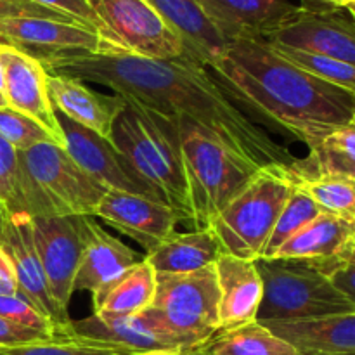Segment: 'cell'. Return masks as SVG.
<instances>
[{
    "instance_id": "1",
    "label": "cell",
    "mask_w": 355,
    "mask_h": 355,
    "mask_svg": "<svg viewBox=\"0 0 355 355\" xmlns=\"http://www.w3.org/2000/svg\"><path fill=\"white\" fill-rule=\"evenodd\" d=\"M42 64L47 73L104 85L173 120L193 121L259 170L279 168L298 175L300 158L250 118L205 64L191 55L159 61L107 47L96 54L68 55Z\"/></svg>"
},
{
    "instance_id": "2",
    "label": "cell",
    "mask_w": 355,
    "mask_h": 355,
    "mask_svg": "<svg viewBox=\"0 0 355 355\" xmlns=\"http://www.w3.org/2000/svg\"><path fill=\"white\" fill-rule=\"evenodd\" d=\"M205 68L257 123H269L305 146L354 121L352 94L304 71L266 40L229 42L220 61Z\"/></svg>"
},
{
    "instance_id": "3",
    "label": "cell",
    "mask_w": 355,
    "mask_h": 355,
    "mask_svg": "<svg viewBox=\"0 0 355 355\" xmlns=\"http://www.w3.org/2000/svg\"><path fill=\"white\" fill-rule=\"evenodd\" d=\"M110 141L179 222L191 225L179 121L127 99Z\"/></svg>"
},
{
    "instance_id": "4",
    "label": "cell",
    "mask_w": 355,
    "mask_h": 355,
    "mask_svg": "<svg viewBox=\"0 0 355 355\" xmlns=\"http://www.w3.org/2000/svg\"><path fill=\"white\" fill-rule=\"evenodd\" d=\"M179 121L186 170L191 227L210 229L225 207L252 182L259 168L232 155L210 132L189 120Z\"/></svg>"
},
{
    "instance_id": "5",
    "label": "cell",
    "mask_w": 355,
    "mask_h": 355,
    "mask_svg": "<svg viewBox=\"0 0 355 355\" xmlns=\"http://www.w3.org/2000/svg\"><path fill=\"white\" fill-rule=\"evenodd\" d=\"M19 155L24 211L30 217L90 215L107 189L55 142H38Z\"/></svg>"
},
{
    "instance_id": "6",
    "label": "cell",
    "mask_w": 355,
    "mask_h": 355,
    "mask_svg": "<svg viewBox=\"0 0 355 355\" xmlns=\"http://www.w3.org/2000/svg\"><path fill=\"white\" fill-rule=\"evenodd\" d=\"M263 284L259 322H300L352 314L355 309L312 263L295 259H259Z\"/></svg>"
},
{
    "instance_id": "7",
    "label": "cell",
    "mask_w": 355,
    "mask_h": 355,
    "mask_svg": "<svg viewBox=\"0 0 355 355\" xmlns=\"http://www.w3.org/2000/svg\"><path fill=\"white\" fill-rule=\"evenodd\" d=\"M295 173L262 168L211 224L222 252L245 260L263 257L277 217L293 187Z\"/></svg>"
},
{
    "instance_id": "8",
    "label": "cell",
    "mask_w": 355,
    "mask_h": 355,
    "mask_svg": "<svg viewBox=\"0 0 355 355\" xmlns=\"http://www.w3.org/2000/svg\"><path fill=\"white\" fill-rule=\"evenodd\" d=\"M146 314L182 342L193 355L218 335L215 263L191 274H156V293Z\"/></svg>"
},
{
    "instance_id": "9",
    "label": "cell",
    "mask_w": 355,
    "mask_h": 355,
    "mask_svg": "<svg viewBox=\"0 0 355 355\" xmlns=\"http://www.w3.org/2000/svg\"><path fill=\"white\" fill-rule=\"evenodd\" d=\"M107 33L120 51L139 58L172 61L187 54L179 35L148 0H90Z\"/></svg>"
},
{
    "instance_id": "10",
    "label": "cell",
    "mask_w": 355,
    "mask_h": 355,
    "mask_svg": "<svg viewBox=\"0 0 355 355\" xmlns=\"http://www.w3.org/2000/svg\"><path fill=\"white\" fill-rule=\"evenodd\" d=\"M90 215L31 217L35 246L47 277L49 291L62 314H68L73 283L87 241Z\"/></svg>"
},
{
    "instance_id": "11",
    "label": "cell",
    "mask_w": 355,
    "mask_h": 355,
    "mask_svg": "<svg viewBox=\"0 0 355 355\" xmlns=\"http://www.w3.org/2000/svg\"><path fill=\"white\" fill-rule=\"evenodd\" d=\"M266 42L355 66V16L347 9L300 6L295 16Z\"/></svg>"
},
{
    "instance_id": "12",
    "label": "cell",
    "mask_w": 355,
    "mask_h": 355,
    "mask_svg": "<svg viewBox=\"0 0 355 355\" xmlns=\"http://www.w3.org/2000/svg\"><path fill=\"white\" fill-rule=\"evenodd\" d=\"M55 121L64 139V149L68 155L78 163L80 168L103 184L107 191L139 194L159 201L155 191L132 170L110 139L69 120L59 111H55Z\"/></svg>"
},
{
    "instance_id": "13",
    "label": "cell",
    "mask_w": 355,
    "mask_h": 355,
    "mask_svg": "<svg viewBox=\"0 0 355 355\" xmlns=\"http://www.w3.org/2000/svg\"><path fill=\"white\" fill-rule=\"evenodd\" d=\"M0 33L14 49L40 62L68 55L96 54L107 47L116 49L90 28L45 17L0 19Z\"/></svg>"
},
{
    "instance_id": "14",
    "label": "cell",
    "mask_w": 355,
    "mask_h": 355,
    "mask_svg": "<svg viewBox=\"0 0 355 355\" xmlns=\"http://www.w3.org/2000/svg\"><path fill=\"white\" fill-rule=\"evenodd\" d=\"M0 248L3 250L12 266L17 283V295L30 302L45 318L51 319L58 326L59 336L66 338L71 319L69 315L62 314L52 300L47 277H45L44 267H42L40 257L35 246L30 215L17 214L7 218L2 234H0Z\"/></svg>"
},
{
    "instance_id": "15",
    "label": "cell",
    "mask_w": 355,
    "mask_h": 355,
    "mask_svg": "<svg viewBox=\"0 0 355 355\" xmlns=\"http://www.w3.org/2000/svg\"><path fill=\"white\" fill-rule=\"evenodd\" d=\"M66 338L99 343L128 355L170 350H179L186 355L182 342L153 321L146 312L134 315L92 314L80 321L69 322Z\"/></svg>"
},
{
    "instance_id": "16",
    "label": "cell",
    "mask_w": 355,
    "mask_h": 355,
    "mask_svg": "<svg viewBox=\"0 0 355 355\" xmlns=\"http://www.w3.org/2000/svg\"><path fill=\"white\" fill-rule=\"evenodd\" d=\"M94 217L137 241L146 253L172 236L179 224L175 211L162 201L120 191H107Z\"/></svg>"
},
{
    "instance_id": "17",
    "label": "cell",
    "mask_w": 355,
    "mask_h": 355,
    "mask_svg": "<svg viewBox=\"0 0 355 355\" xmlns=\"http://www.w3.org/2000/svg\"><path fill=\"white\" fill-rule=\"evenodd\" d=\"M205 16L225 42L267 40L300 6L290 0H196Z\"/></svg>"
},
{
    "instance_id": "18",
    "label": "cell",
    "mask_w": 355,
    "mask_h": 355,
    "mask_svg": "<svg viewBox=\"0 0 355 355\" xmlns=\"http://www.w3.org/2000/svg\"><path fill=\"white\" fill-rule=\"evenodd\" d=\"M3 62V96L12 110L37 120L55 137L59 146L64 148L55 111L49 99L47 71L38 59L24 54L14 47H0Z\"/></svg>"
},
{
    "instance_id": "19",
    "label": "cell",
    "mask_w": 355,
    "mask_h": 355,
    "mask_svg": "<svg viewBox=\"0 0 355 355\" xmlns=\"http://www.w3.org/2000/svg\"><path fill=\"white\" fill-rule=\"evenodd\" d=\"M354 252L355 222L336 215L319 214L314 220L295 232L272 259L304 260L328 276Z\"/></svg>"
},
{
    "instance_id": "20",
    "label": "cell",
    "mask_w": 355,
    "mask_h": 355,
    "mask_svg": "<svg viewBox=\"0 0 355 355\" xmlns=\"http://www.w3.org/2000/svg\"><path fill=\"white\" fill-rule=\"evenodd\" d=\"M218 286V333L257 321L263 284L253 260L222 253L215 262Z\"/></svg>"
},
{
    "instance_id": "21",
    "label": "cell",
    "mask_w": 355,
    "mask_h": 355,
    "mask_svg": "<svg viewBox=\"0 0 355 355\" xmlns=\"http://www.w3.org/2000/svg\"><path fill=\"white\" fill-rule=\"evenodd\" d=\"M47 90L55 111L106 139H110L116 116L127 106L125 97L118 94L104 96L68 75L47 73Z\"/></svg>"
},
{
    "instance_id": "22",
    "label": "cell",
    "mask_w": 355,
    "mask_h": 355,
    "mask_svg": "<svg viewBox=\"0 0 355 355\" xmlns=\"http://www.w3.org/2000/svg\"><path fill=\"white\" fill-rule=\"evenodd\" d=\"M94 218L96 217H89L87 220L85 250L76 270L73 293L75 291L99 293L142 260V257L128 248L125 243L107 234Z\"/></svg>"
},
{
    "instance_id": "23",
    "label": "cell",
    "mask_w": 355,
    "mask_h": 355,
    "mask_svg": "<svg viewBox=\"0 0 355 355\" xmlns=\"http://www.w3.org/2000/svg\"><path fill=\"white\" fill-rule=\"evenodd\" d=\"M179 35L187 54L205 66L217 64L225 54L227 42L215 30L196 0H148Z\"/></svg>"
},
{
    "instance_id": "24",
    "label": "cell",
    "mask_w": 355,
    "mask_h": 355,
    "mask_svg": "<svg viewBox=\"0 0 355 355\" xmlns=\"http://www.w3.org/2000/svg\"><path fill=\"white\" fill-rule=\"evenodd\" d=\"M300 354H355V312L300 322H262Z\"/></svg>"
},
{
    "instance_id": "25",
    "label": "cell",
    "mask_w": 355,
    "mask_h": 355,
    "mask_svg": "<svg viewBox=\"0 0 355 355\" xmlns=\"http://www.w3.org/2000/svg\"><path fill=\"white\" fill-rule=\"evenodd\" d=\"M222 246L211 229L173 232L144 260L156 274H191L210 267L222 255Z\"/></svg>"
},
{
    "instance_id": "26",
    "label": "cell",
    "mask_w": 355,
    "mask_h": 355,
    "mask_svg": "<svg viewBox=\"0 0 355 355\" xmlns=\"http://www.w3.org/2000/svg\"><path fill=\"white\" fill-rule=\"evenodd\" d=\"M156 272L144 259L99 293L92 295L94 314L134 315L155 300Z\"/></svg>"
},
{
    "instance_id": "27",
    "label": "cell",
    "mask_w": 355,
    "mask_h": 355,
    "mask_svg": "<svg viewBox=\"0 0 355 355\" xmlns=\"http://www.w3.org/2000/svg\"><path fill=\"white\" fill-rule=\"evenodd\" d=\"M309 155L298 159V175H340L355 180V123L331 128L307 146Z\"/></svg>"
},
{
    "instance_id": "28",
    "label": "cell",
    "mask_w": 355,
    "mask_h": 355,
    "mask_svg": "<svg viewBox=\"0 0 355 355\" xmlns=\"http://www.w3.org/2000/svg\"><path fill=\"white\" fill-rule=\"evenodd\" d=\"M211 355H302L291 343L255 321L231 331L218 333Z\"/></svg>"
},
{
    "instance_id": "29",
    "label": "cell",
    "mask_w": 355,
    "mask_h": 355,
    "mask_svg": "<svg viewBox=\"0 0 355 355\" xmlns=\"http://www.w3.org/2000/svg\"><path fill=\"white\" fill-rule=\"evenodd\" d=\"M321 210L355 222V180L340 175H297L293 180Z\"/></svg>"
},
{
    "instance_id": "30",
    "label": "cell",
    "mask_w": 355,
    "mask_h": 355,
    "mask_svg": "<svg viewBox=\"0 0 355 355\" xmlns=\"http://www.w3.org/2000/svg\"><path fill=\"white\" fill-rule=\"evenodd\" d=\"M321 214V210L318 208V205L293 182L291 187V193L288 196L286 203H284L283 210H281L279 217H277L276 225H274L272 232H270V238L267 241L266 250H263L262 259H272L277 253V250L295 234V232L300 231L304 225H307L309 222L314 220L318 215Z\"/></svg>"
},
{
    "instance_id": "31",
    "label": "cell",
    "mask_w": 355,
    "mask_h": 355,
    "mask_svg": "<svg viewBox=\"0 0 355 355\" xmlns=\"http://www.w3.org/2000/svg\"><path fill=\"white\" fill-rule=\"evenodd\" d=\"M269 44V42H267ZM283 58L297 64L304 71L311 73L315 78L322 80L326 83L338 87L345 92L352 94L355 97V66L349 62L338 61V59L326 58L321 54H312V52L297 51V49L283 47V45L270 44Z\"/></svg>"
},
{
    "instance_id": "32",
    "label": "cell",
    "mask_w": 355,
    "mask_h": 355,
    "mask_svg": "<svg viewBox=\"0 0 355 355\" xmlns=\"http://www.w3.org/2000/svg\"><path fill=\"white\" fill-rule=\"evenodd\" d=\"M0 137L6 139L17 151H24V149L31 148L38 142L51 141L58 144L55 137L47 128L42 127L37 120L12 110V107L0 110Z\"/></svg>"
},
{
    "instance_id": "33",
    "label": "cell",
    "mask_w": 355,
    "mask_h": 355,
    "mask_svg": "<svg viewBox=\"0 0 355 355\" xmlns=\"http://www.w3.org/2000/svg\"><path fill=\"white\" fill-rule=\"evenodd\" d=\"M0 201L6 205L9 215L26 214L19 155L17 149L2 137H0Z\"/></svg>"
},
{
    "instance_id": "34",
    "label": "cell",
    "mask_w": 355,
    "mask_h": 355,
    "mask_svg": "<svg viewBox=\"0 0 355 355\" xmlns=\"http://www.w3.org/2000/svg\"><path fill=\"white\" fill-rule=\"evenodd\" d=\"M0 355H128L99 343L76 338H55L19 347H0Z\"/></svg>"
},
{
    "instance_id": "35",
    "label": "cell",
    "mask_w": 355,
    "mask_h": 355,
    "mask_svg": "<svg viewBox=\"0 0 355 355\" xmlns=\"http://www.w3.org/2000/svg\"><path fill=\"white\" fill-rule=\"evenodd\" d=\"M0 315L9 319L10 322L24 326V328L38 329V331L49 333V335L61 338L58 326L19 295H0Z\"/></svg>"
},
{
    "instance_id": "36",
    "label": "cell",
    "mask_w": 355,
    "mask_h": 355,
    "mask_svg": "<svg viewBox=\"0 0 355 355\" xmlns=\"http://www.w3.org/2000/svg\"><path fill=\"white\" fill-rule=\"evenodd\" d=\"M31 2L38 3V6L45 7V9L54 10V12H58V14H62V16L69 17V19L75 21V23L83 24V26L97 31L101 37L106 38L107 40L106 28H104V24L101 23L99 16H97L96 10H94L90 0H31Z\"/></svg>"
},
{
    "instance_id": "37",
    "label": "cell",
    "mask_w": 355,
    "mask_h": 355,
    "mask_svg": "<svg viewBox=\"0 0 355 355\" xmlns=\"http://www.w3.org/2000/svg\"><path fill=\"white\" fill-rule=\"evenodd\" d=\"M55 338H58V336L38 331V329L24 328V326L10 322L9 319L0 315V347H19L28 345V343L49 342V340Z\"/></svg>"
},
{
    "instance_id": "38",
    "label": "cell",
    "mask_w": 355,
    "mask_h": 355,
    "mask_svg": "<svg viewBox=\"0 0 355 355\" xmlns=\"http://www.w3.org/2000/svg\"><path fill=\"white\" fill-rule=\"evenodd\" d=\"M9 17H45V19L75 23L69 17L54 12L51 9H45V7L38 6L31 0H0V19H9Z\"/></svg>"
},
{
    "instance_id": "39",
    "label": "cell",
    "mask_w": 355,
    "mask_h": 355,
    "mask_svg": "<svg viewBox=\"0 0 355 355\" xmlns=\"http://www.w3.org/2000/svg\"><path fill=\"white\" fill-rule=\"evenodd\" d=\"M333 286L349 300V304L355 309V252L347 260L335 267L328 274Z\"/></svg>"
},
{
    "instance_id": "40",
    "label": "cell",
    "mask_w": 355,
    "mask_h": 355,
    "mask_svg": "<svg viewBox=\"0 0 355 355\" xmlns=\"http://www.w3.org/2000/svg\"><path fill=\"white\" fill-rule=\"evenodd\" d=\"M0 295H17V283L12 266L2 248H0Z\"/></svg>"
},
{
    "instance_id": "41",
    "label": "cell",
    "mask_w": 355,
    "mask_h": 355,
    "mask_svg": "<svg viewBox=\"0 0 355 355\" xmlns=\"http://www.w3.org/2000/svg\"><path fill=\"white\" fill-rule=\"evenodd\" d=\"M302 6L314 9H343L345 0H304Z\"/></svg>"
},
{
    "instance_id": "42",
    "label": "cell",
    "mask_w": 355,
    "mask_h": 355,
    "mask_svg": "<svg viewBox=\"0 0 355 355\" xmlns=\"http://www.w3.org/2000/svg\"><path fill=\"white\" fill-rule=\"evenodd\" d=\"M9 217H10V215H9V211H7L6 205H3L2 201H0V234H2V231H3V225H6L7 218H9Z\"/></svg>"
},
{
    "instance_id": "43",
    "label": "cell",
    "mask_w": 355,
    "mask_h": 355,
    "mask_svg": "<svg viewBox=\"0 0 355 355\" xmlns=\"http://www.w3.org/2000/svg\"><path fill=\"white\" fill-rule=\"evenodd\" d=\"M343 9H347L350 14H354L355 16V0H345V6H343Z\"/></svg>"
},
{
    "instance_id": "44",
    "label": "cell",
    "mask_w": 355,
    "mask_h": 355,
    "mask_svg": "<svg viewBox=\"0 0 355 355\" xmlns=\"http://www.w3.org/2000/svg\"><path fill=\"white\" fill-rule=\"evenodd\" d=\"M3 80H6V75H3V62L0 58V92H3Z\"/></svg>"
},
{
    "instance_id": "45",
    "label": "cell",
    "mask_w": 355,
    "mask_h": 355,
    "mask_svg": "<svg viewBox=\"0 0 355 355\" xmlns=\"http://www.w3.org/2000/svg\"><path fill=\"white\" fill-rule=\"evenodd\" d=\"M141 355H182L179 350H170V352H151V354H141Z\"/></svg>"
},
{
    "instance_id": "46",
    "label": "cell",
    "mask_w": 355,
    "mask_h": 355,
    "mask_svg": "<svg viewBox=\"0 0 355 355\" xmlns=\"http://www.w3.org/2000/svg\"><path fill=\"white\" fill-rule=\"evenodd\" d=\"M0 47H12V45H10V42L7 40L2 33H0Z\"/></svg>"
},
{
    "instance_id": "47",
    "label": "cell",
    "mask_w": 355,
    "mask_h": 355,
    "mask_svg": "<svg viewBox=\"0 0 355 355\" xmlns=\"http://www.w3.org/2000/svg\"><path fill=\"white\" fill-rule=\"evenodd\" d=\"M3 107H9V104H7V99L6 96H3V92H0V110H3Z\"/></svg>"
},
{
    "instance_id": "48",
    "label": "cell",
    "mask_w": 355,
    "mask_h": 355,
    "mask_svg": "<svg viewBox=\"0 0 355 355\" xmlns=\"http://www.w3.org/2000/svg\"><path fill=\"white\" fill-rule=\"evenodd\" d=\"M302 355H321V354H302ZM349 355H355V354H349Z\"/></svg>"
},
{
    "instance_id": "49",
    "label": "cell",
    "mask_w": 355,
    "mask_h": 355,
    "mask_svg": "<svg viewBox=\"0 0 355 355\" xmlns=\"http://www.w3.org/2000/svg\"><path fill=\"white\" fill-rule=\"evenodd\" d=\"M352 123H355V116H354V121H352Z\"/></svg>"
}]
</instances>
